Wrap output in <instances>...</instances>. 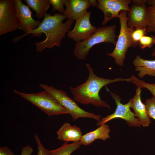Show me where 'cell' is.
Listing matches in <instances>:
<instances>
[{"label":"cell","mask_w":155,"mask_h":155,"mask_svg":"<svg viewBox=\"0 0 155 155\" xmlns=\"http://www.w3.org/2000/svg\"><path fill=\"white\" fill-rule=\"evenodd\" d=\"M66 18L62 13H55L53 15L47 13L38 26L29 33L36 37L41 36L43 33L46 35L44 40L35 43L37 52H41L46 48L60 46L62 39L65 37L74 22L68 19L63 23V21Z\"/></svg>","instance_id":"6da1fadb"},{"label":"cell","mask_w":155,"mask_h":155,"mask_svg":"<svg viewBox=\"0 0 155 155\" xmlns=\"http://www.w3.org/2000/svg\"><path fill=\"white\" fill-rule=\"evenodd\" d=\"M88 71L87 80L83 84L75 87H70L73 99L84 105L91 104L96 107H105L110 109V106L102 100L99 96V92L104 86L119 81H128V78H117L113 79L100 77L94 73L90 63L86 65Z\"/></svg>","instance_id":"7a4b0ae2"},{"label":"cell","mask_w":155,"mask_h":155,"mask_svg":"<svg viewBox=\"0 0 155 155\" xmlns=\"http://www.w3.org/2000/svg\"><path fill=\"white\" fill-rule=\"evenodd\" d=\"M116 26L98 27L96 31L87 39L76 42L73 53L78 59L84 60L87 56L90 49L97 44L107 42L115 45L116 38L118 37L115 34Z\"/></svg>","instance_id":"3957f363"},{"label":"cell","mask_w":155,"mask_h":155,"mask_svg":"<svg viewBox=\"0 0 155 155\" xmlns=\"http://www.w3.org/2000/svg\"><path fill=\"white\" fill-rule=\"evenodd\" d=\"M13 91L38 107L49 116L69 114L67 110L46 90L31 94L20 92L15 89Z\"/></svg>","instance_id":"277c9868"},{"label":"cell","mask_w":155,"mask_h":155,"mask_svg":"<svg viewBox=\"0 0 155 155\" xmlns=\"http://www.w3.org/2000/svg\"><path fill=\"white\" fill-rule=\"evenodd\" d=\"M127 13V11L125 10L120 11L118 17L120 31L115 46L112 53H107L108 55L114 58L115 63L120 67L123 66L126 54L128 49L132 46L131 34L135 29L128 26Z\"/></svg>","instance_id":"5b68a950"},{"label":"cell","mask_w":155,"mask_h":155,"mask_svg":"<svg viewBox=\"0 0 155 155\" xmlns=\"http://www.w3.org/2000/svg\"><path fill=\"white\" fill-rule=\"evenodd\" d=\"M39 86L51 94L67 110L73 121L80 118H91L97 122L101 119L100 115L87 112L81 108L64 91L44 84H40Z\"/></svg>","instance_id":"8992f818"},{"label":"cell","mask_w":155,"mask_h":155,"mask_svg":"<svg viewBox=\"0 0 155 155\" xmlns=\"http://www.w3.org/2000/svg\"><path fill=\"white\" fill-rule=\"evenodd\" d=\"M18 29L22 26L15 8L13 0H0V36Z\"/></svg>","instance_id":"52a82bcc"},{"label":"cell","mask_w":155,"mask_h":155,"mask_svg":"<svg viewBox=\"0 0 155 155\" xmlns=\"http://www.w3.org/2000/svg\"><path fill=\"white\" fill-rule=\"evenodd\" d=\"M110 94L116 103L115 111L101 119L97 122L96 125L100 126L114 119L120 118L125 120L130 126L140 127L141 125L140 122L135 117L136 116L134 113L132 112L130 109L132 98H131L127 103L124 104L121 102V99L120 96L113 92H110Z\"/></svg>","instance_id":"ba28073f"},{"label":"cell","mask_w":155,"mask_h":155,"mask_svg":"<svg viewBox=\"0 0 155 155\" xmlns=\"http://www.w3.org/2000/svg\"><path fill=\"white\" fill-rule=\"evenodd\" d=\"M15 8L22 26V30L25 34L13 38L12 41L16 42L37 28L41 23L40 20H34L29 7L23 3L21 0H13Z\"/></svg>","instance_id":"9c48e42d"},{"label":"cell","mask_w":155,"mask_h":155,"mask_svg":"<svg viewBox=\"0 0 155 155\" xmlns=\"http://www.w3.org/2000/svg\"><path fill=\"white\" fill-rule=\"evenodd\" d=\"M98 8L104 14V18L102 23L104 25L109 20L115 18H118L120 11L130 10L129 5L131 3L130 0H98Z\"/></svg>","instance_id":"30bf717a"},{"label":"cell","mask_w":155,"mask_h":155,"mask_svg":"<svg viewBox=\"0 0 155 155\" xmlns=\"http://www.w3.org/2000/svg\"><path fill=\"white\" fill-rule=\"evenodd\" d=\"M91 11H87L76 20L74 28L67 32V36L77 42L88 39L96 30V27L92 26L90 22Z\"/></svg>","instance_id":"8fae6325"},{"label":"cell","mask_w":155,"mask_h":155,"mask_svg":"<svg viewBox=\"0 0 155 155\" xmlns=\"http://www.w3.org/2000/svg\"><path fill=\"white\" fill-rule=\"evenodd\" d=\"M128 15L127 26L135 28H146L148 16L146 4H133Z\"/></svg>","instance_id":"7c38bea8"},{"label":"cell","mask_w":155,"mask_h":155,"mask_svg":"<svg viewBox=\"0 0 155 155\" xmlns=\"http://www.w3.org/2000/svg\"><path fill=\"white\" fill-rule=\"evenodd\" d=\"M66 9L63 14L68 20H76L87 12L90 5L88 0H65Z\"/></svg>","instance_id":"4fadbf2b"},{"label":"cell","mask_w":155,"mask_h":155,"mask_svg":"<svg viewBox=\"0 0 155 155\" xmlns=\"http://www.w3.org/2000/svg\"><path fill=\"white\" fill-rule=\"evenodd\" d=\"M141 88L138 87L137 88L135 95L132 99L131 108L134 110L141 125L146 127L151 124V121L147 114L145 104L141 100Z\"/></svg>","instance_id":"5bb4252c"},{"label":"cell","mask_w":155,"mask_h":155,"mask_svg":"<svg viewBox=\"0 0 155 155\" xmlns=\"http://www.w3.org/2000/svg\"><path fill=\"white\" fill-rule=\"evenodd\" d=\"M56 134L57 139L64 142L79 141L82 136L80 127L67 123H64L57 131Z\"/></svg>","instance_id":"9a60e30c"},{"label":"cell","mask_w":155,"mask_h":155,"mask_svg":"<svg viewBox=\"0 0 155 155\" xmlns=\"http://www.w3.org/2000/svg\"><path fill=\"white\" fill-rule=\"evenodd\" d=\"M110 131L109 126L106 123L82 135L80 141L82 145L86 146L90 145L96 140L105 141L110 138L109 133Z\"/></svg>","instance_id":"2e32d148"},{"label":"cell","mask_w":155,"mask_h":155,"mask_svg":"<svg viewBox=\"0 0 155 155\" xmlns=\"http://www.w3.org/2000/svg\"><path fill=\"white\" fill-rule=\"evenodd\" d=\"M133 63L135 67V70L139 72L137 75L140 78L146 75L155 77V60L144 59L137 55Z\"/></svg>","instance_id":"e0dca14e"},{"label":"cell","mask_w":155,"mask_h":155,"mask_svg":"<svg viewBox=\"0 0 155 155\" xmlns=\"http://www.w3.org/2000/svg\"><path fill=\"white\" fill-rule=\"evenodd\" d=\"M27 5L36 13L35 16L39 19L43 18L51 5L49 0H24Z\"/></svg>","instance_id":"ac0fdd59"},{"label":"cell","mask_w":155,"mask_h":155,"mask_svg":"<svg viewBox=\"0 0 155 155\" xmlns=\"http://www.w3.org/2000/svg\"><path fill=\"white\" fill-rule=\"evenodd\" d=\"M82 145L80 141L68 144L65 142L59 148L53 150H49V155H71L79 148Z\"/></svg>","instance_id":"d6986e66"},{"label":"cell","mask_w":155,"mask_h":155,"mask_svg":"<svg viewBox=\"0 0 155 155\" xmlns=\"http://www.w3.org/2000/svg\"><path fill=\"white\" fill-rule=\"evenodd\" d=\"M148 16L147 32H151L155 36V5L146 7Z\"/></svg>","instance_id":"ffe728a7"},{"label":"cell","mask_w":155,"mask_h":155,"mask_svg":"<svg viewBox=\"0 0 155 155\" xmlns=\"http://www.w3.org/2000/svg\"><path fill=\"white\" fill-rule=\"evenodd\" d=\"M128 82H131L138 87L141 88H145L148 90L155 98V84H150L141 80L137 78L134 75H132L129 78Z\"/></svg>","instance_id":"44dd1931"},{"label":"cell","mask_w":155,"mask_h":155,"mask_svg":"<svg viewBox=\"0 0 155 155\" xmlns=\"http://www.w3.org/2000/svg\"><path fill=\"white\" fill-rule=\"evenodd\" d=\"M147 32L146 28H135L131 34L132 46L135 47L139 45L141 38Z\"/></svg>","instance_id":"7402d4cb"},{"label":"cell","mask_w":155,"mask_h":155,"mask_svg":"<svg viewBox=\"0 0 155 155\" xmlns=\"http://www.w3.org/2000/svg\"><path fill=\"white\" fill-rule=\"evenodd\" d=\"M145 104L148 116L150 118H152L155 120V98L153 96L146 99Z\"/></svg>","instance_id":"603a6c76"},{"label":"cell","mask_w":155,"mask_h":155,"mask_svg":"<svg viewBox=\"0 0 155 155\" xmlns=\"http://www.w3.org/2000/svg\"><path fill=\"white\" fill-rule=\"evenodd\" d=\"M155 44V36L151 35L150 36L146 35L143 36L141 38L139 47L142 49L146 48H151Z\"/></svg>","instance_id":"cb8c5ba5"},{"label":"cell","mask_w":155,"mask_h":155,"mask_svg":"<svg viewBox=\"0 0 155 155\" xmlns=\"http://www.w3.org/2000/svg\"><path fill=\"white\" fill-rule=\"evenodd\" d=\"M50 4L53 7L51 13L55 11H58L60 13H63L65 11L64 7L65 0H49Z\"/></svg>","instance_id":"d4e9b609"},{"label":"cell","mask_w":155,"mask_h":155,"mask_svg":"<svg viewBox=\"0 0 155 155\" xmlns=\"http://www.w3.org/2000/svg\"><path fill=\"white\" fill-rule=\"evenodd\" d=\"M34 138L38 148V152L36 155H49V150L44 147L36 133H35Z\"/></svg>","instance_id":"484cf974"},{"label":"cell","mask_w":155,"mask_h":155,"mask_svg":"<svg viewBox=\"0 0 155 155\" xmlns=\"http://www.w3.org/2000/svg\"><path fill=\"white\" fill-rule=\"evenodd\" d=\"M33 151V149L29 145L22 148L20 155H31Z\"/></svg>","instance_id":"4316f807"},{"label":"cell","mask_w":155,"mask_h":155,"mask_svg":"<svg viewBox=\"0 0 155 155\" xmlns=\"http://www.w3.org/2000/svg\"><path fill=\"white\" fill-rule=\"evenodd\" d=\"M0 155H15L6 146L0 147Z\"/></svg>","instance_id":"83f0119b"},{"label":"cell","mask_w":155,"mask_h":155,"mask_svg":"<svg viewBox=\"0 0 155 155\" xmlns=\"http://www.w3.org/2000/svg\"><path fill=\"white\" fill-rule=\"evenodd\" d=\"M131 1L133 4H142L147 3L146 0H133Z\"/></svg>","instance_id":"f1b7e54d"},{"label":"cell","mask_w":155,"mask_h":155,"mask_svg":"<svg viewBox=\"0 0 155 155\" xmlns=\"http://www.w3.org/2000/svg\"><path fill=\"white\" fill-rule=\"evenodd\" d=\"M90 5L93 7L97 6L98 5V3L95 0H88Z\"/></svg>","instance_id":"f546056e"},{"label":"cell","mask_w":155,"mask_h":155,"mask_svg":"<svg viewBox=\"0 0 155 155\" xmlns=\"http://www.w3.org/2000/svg\"><path fill=\"white\" fill-rule=\"evenodd\" d=\"M147 3L149 6L155 5V0H147Z\"/></svg>","instance_id":"4dcf8cb0"},{"label":"cell","mask_w":155,"mask_h":155,"mask_svg":"<svg viewBox=\"0 0 155 155\" xmlns=\"http://www.w3.org/2000/svg\"><path fill=\"white\" fill-rule=\"evenodd\" d=\"M151 56L152 57L155 56V49H154L152 53Z\"/></svg>","instance_id":"1f68e13d"}]
</instances>
